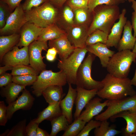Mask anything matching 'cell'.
Wrapping results in <instances>:
<instances>
[{"mask_svg":"<svg viewBox=\"0 0 136 136\" xmlns=\"http://www.w3.org/2000/svg\"><path fill=\"white\" fill-rule=\"evenodd\" d=\"M103 86L97 95L103 99L117 100L136 94L128 78H119L108 73L101 81Z\"/></svg>","mask_w":136,"mask_h":136,"instance_id":"6da1fadb","label":"cell"},{"mask_svg":"<svg viewBox=\"0 0 136 136\" xmlns=\"http://www.w3.org/2000/svg\"><path fill=\"white\" fill-rule=\"evenodd\" d=\"M92 21L89 27V36L95 30L99 29L109 34L120 14L117 5L109 6L102 5L97 7L94 11Z\"/></svg>","mask_w":136,"mask_h":136,"instance_id":"7a4b0ae2","label":"cell"},{"mask_svg":"<svg viewBox=\"0 0 136 136\" xmlns=\"http://www.w3.org/2000/svg\"><path fill=\"white\" fill-rule=\"evenodd\" d=\"M25 12L27 22L42 28L56 23L58 19V10L49 1Z\"/></svg>","mask_w":136,"mask_h":136,"instance_id":"3957f363","label":"cell"},{"mask_svg":"<svg viewBox=\"0 0 136 136\" xmlns=\"http://www.w3.org/2000/svg\"><path fill=\"white\" fill-rule=\"evenodd\" d=\"M136 54L131 50L118 51L110 58L106 67L109 73L119 78L128 75L132 63L136 62Z\"/></svg>","mask_w":136,"mask_h":136,"instance_id":"277c9868","label":"cell"},{"mask_svg":"<svg viewBox=\"0 0 136 136\" xmlns=\"http://www.w3.org/2000/svg\"><path fill=\"white\" fill-rule=\"evenodd\" d=\"M87 52L86 47L75 48L68 57L59 60L57 67L64 74L68 84L75 85L77 72Z\"/></svg>","mask_w":136,"mask_h":136,"instance_id":"5b68a950","label":"cell"},{"mask_svg":"<svg viewBox=\"0 0 136 136\" xmlns=\"http://www.w3.org/2000/svg\"><path fill=\"white\" fill-rule=\"evenodd\" d=\"M88 52L77 72L75 85L77 86L88 90L96 89L99 90L103 86L102 82L94 80L91 75L92 64L96 56Z\"/></svg>","mask_w":136,"mask_h":136,"instance_id":"8992f818","label":"cell"},{"mask_svg":"<svg viewBox=\"0 0 136 136\" xmlns=\"http://www.w3.org/2000/svg\"><path fill=\"white\" fill-rule=\"evenodd\" d=\"M67 83L66 76L62 71L55 72L52 70H45L40 73L37 76L36 81L32 84V92L37 97H39L47 87L54 85L63 86Z\"/></svg>","mask_w":136,"mask_h":136,"instance_id":"52a82bcc","label":"cell"},{"mask_svg":"<svg viewBox=\"0 0 136 136\" xmlns=\"http://www.w3.org/2000/svg\"><path fill=\"white\" fill-rule=\"evenodd\" d=\"M107 109L95 117V120L102 121L108 120L113 116L121 112L129 111L136 112V94L121 99L109 100Z\"/></svg>","mask_w":136,"mask_h":136,"instance_id":"ba28073f","label":"cell"},{"mask_svg":"<svg viewBox=\"0 0 136 136\" xmlns=\"http://www.w3.org/2000/svg\"><path fill=\"white\" fill-rule=\"evenodd\" d=\"M27 22L25 12L20 4L11 14L5 26L0 29V35L20 33L21 28Z\"/></svg>","mask_w":136,"mask_h":136,"instance_id":"9c48e42d","label":"cell"},{"mask_svg":"<svg viewBox=\"0 0 136 136\" xmlns=\"http://www.w3.org/2000/svg\"><path fill=\"white\" fill-rule=\"evenodd\" d=\"M48 47L47 42L35 41L28 46L29 64L38 73L45 70L46 65L43 60L42 52L46 50Z\"/></svg>","mask_w":136,"mask_h":136,"instance_id":"30bf717a","label":"cell"},{"mask_svg":"<svg viewBox=\"0 0 136 136\" xmlns=\"http://www.w3.org/2000/svg\"><path fill=\"white\" fill-rule=\"evenodd\" d=\"M89 27L86 24H74L68 26L67 28L68 38L75 48L86 47V42L89 36Z\"/></svg>","mask_w":136,"mask_h":136,"instance_id":"8fae6325","label":"cell"},{"mask_svg":"<svg viewBox=\"0 0 136 136\" xmlns=\"http://www.w3.org/2000/svg\"><path fill=\"white\" fill-rule=\"evenodd\" d=\"M5 65L14 67L20 65L29 64L28 46L20 49L16 45L4 56L2 61Z\"/></svg>","mask_w":136,"mask_h":136,"instance_id":"7c38bea8","label":"cell"},{"mask_svg":"<svg viewBox=\"0 0 136 136\" xmlns=\"http://www.w3.org/2000/svg\"><path fill=\"white\" fill-rule=\"evenodd\" d=\"M35 100V98L28 90L25 89L23 90L21 95L7 106V116L8 120L11 119L15 112L19 110H26L30 109Z\"/></svg>","mask_w":136,"mask_h":136,"instance_id":"4fadbf2b","label":"cell"},{"mask_svg":"<svg viewBox=\"0 0 136 136\" xmlns=\"http://www.w3.org/2000/svg\"><path fill=\"white\" fill-rule=\"evenodd\" d=\"M43 28L33 23L27 22L20 30V39L17 46L20 47L28 46L37 40Z\"/></svg>","mask_w":136,"mask_h":136,"instance_id":"5bb4252c","label":"cell"},{"mask_svg":"<svg viewBox=\"0 0 136 136\" xmlns=\"http://www.w3.org/2000/svg\"><path fill=\"white\" fill-rule=\"evenodd\" d=\"M102 99L101 98L98 97L94 98L91 99L85 106V110L79 117L87 123L94 117L99 114L104 108L107 106L109 103L108 99L102 103Z\"/></svg>","mask_w":136,"mask_h":136,"instance_id":"9a60e30c","label":"cell"},{"mask_svg":"<svg viewBox=\"0 0 136 136\" xmlns=\"http://www.w3.org/2000/svg\"><path fill=\"white\" fill-rule=\"evenodd\" d=\"M126 12V9H123L120 15L118 21L115 23L113 26L106 44L108 48L113 47L117 48L124 26L127 21L125 16Z\"/></svg>","mask_w":136,"mask_h":136,"instance_id":"2e32d148","label":"cell"},{"mask_svg":"<svg viewBox=\"0 0 136 136\" xmlns=\"http://www.w3.org/2000/svg\"><path fill=\"white\" fill-rule=\"evenodd\" d=\"M77 95L75 101L76 110L74 117H78L81 112L87 104L96 95L98 90L95 89L88 90L77 86Z\"/></svg>","mask_w":136,"mask_h":136,"instance_id":"e0dca14e","label":"cell"},{"mask_svg":"<svg viewBox=\"0 0 136 136\" xmlns=\"http://www.w3.org/2000/svg\"><path fill=\"white\" fill-rule=\"evenodd\" d=\"M48 45L50 48L54 47L56 49L60 59L68 57L75 48L69 40L67 33L58 38L49 41Z\"/></svg>","mask_w":136,"mask_h":136,"instance_id":"ac0fdd59","label":"cell"},{"mask_svg":"<svg viewBox=\"0 0 136 136\" xmlns=\"http://www.w3.org/2000/svg\"><path fill=\"white\" fill-rule=\"evenodd\" d=\"M69 89L65 97L60 101V105L62 114L67 119L70 124L72 122L73 109L77 95L76 88H74L69 84Z\"/></svg>","mask_w":136,"mask_h":136,"instance_id":"d6986e66","label":"cell"},{"mask_svg":"<svg viewBox=\"0 0 136 136\" xmlns=\"http://www.w3.org/2000/svg\"><path fill=\"white\" fill-rule=\"evenodd\" d=\"M89 52L99 58L102 66L106 68L110 58L115 53L114 51L108 48L106 44L98 42L86 46Z\"/></svg>","mask_w":136,"mask_h":136,"instance_id":"ffe728a7","label":"cell"},{"mask_svg":"<svg viewBox=\"0 0 136 136\" xmlns=\"http://www.w3.org/2000/svg\"><path fill=\"white\" fill-rule=\"evenodd\" d=\"M118 118H123L126 122L124 135L125 136H136V112L124 111L113 116L110 119L114 120Z\"/></svg>","mask_w":136,"mask_h":136,"instance_id":"44dd1931","label":"cell"},{"mask_svg":"<svg viewBox=\"0 0 136 136\" xmlns=\"http://www.w3.org/2000/svg\"><path fill=\"white\" fill-rule=\"evenodd\" d=\"M132 28L131 22L127 20L124 26L122 37L118 45V51L133 49L136 41V37L132 35Z\"/></svg>","mask_w":136,"mask_h":136,"instance_id":"7402d4cb","label":"cell"},{"mask_svg":"<svg viewBox=\"0 0 136 136\" xmlns=\"http://www.w3.org/2000/svg\"><path fill=\"white\" fill-rule=\"evenodd\" d=\"M58 102L49 104L48 106L38 114L36 118L37 122L40 124L45 120L51 121L62 115L60 103Z\"/></svg>","mask_w":136,"mask_h":136,"instance_id":"603a6c76","label":"cell"},{"mask_svg":"<svg viewBox=\"0 0 136 136\" xmlns=\"http://www.w3.org/2000/svg\"><path fill=\"white\" fill-rule=\"evenodd\" d=\"M20 33H15L0 37V60L2 62L3 57L14 47L17 45L20 38Z\"/></svg>","mask_w":136,"mask_h":136,"instance_id":"cb8c5ba5","label":"cell"},{"mask_svg":"<svg viewBox=\"0 0 136 136\" xmlns=\"http://www.w3.org/2000/svg\"><path fill=\"white\" fill-rule=\"evenodd\" d=\"M26 87L12 82L2 89L0 95L2 97L6 98V103L8 105L16 100L19 93L25 89Z\"/></svg>","mask_w":136,"mask_h":136,"instance_id":"d4e9b609","label":"cell"},{"mask_svg":"<svg viewBox=\"0 0 136 136\" xmlns=\"http://www.w3.org/2000/svg\"><path fill=\"white\" fill-rule=\"evenodd\" d=\"M66 33L55 23L43 28L36 40L47 42L48 41L58 38Z\"/></svg>","mask_w":136,"mask_h":136,"instance_id":"484cf974","label":"cell"},{"mask_svg":"<svg viewBox=\"0 0 136 136\" xmlns=\"http://www.w3.org/2000/svg\"><path fill=\"white\" fill-rule=\"evenodd\" d=\"M42 95L49 104L59 102L64 96L62 86L54 85L47 87L42 92Z\"/></svg>","mask_w":136,"mask_h":136,"instance_id":"4316f807","label":"cell"},{"mask_svg":"<svg viewBox=\"0 0 136 136\" xmlns=\"http://www.w3.org/2000/svg\"><path fill=\"white\" fill-rule=\"evenodd\" d=\"M107 120L101 121L100 125L95 128L94 133L95 136H114L121 132L116 129L113 126H110Z\"/></svg>","mask_w":136,"mask_h":136,"instance_id":"83f0119b","label":"cell"},{"mask_svg":"<svg viewBox=\"0 0 136 136\" xmlns=\"http://www.w3.org/2000/svg\"><path fill=\"white\" fill-rule=\"evenodd\" d=\"M51 130L50 136H56L59 132L65 131L70 124L65 117L62 114L50 121Z\"/></svg>","mask_w":136,"mask_h":136,"instance_id":"f1b7e54d","label":"cell"},{"mask_svg":"<svg viewBox=\"0 0 136 136\" xmlns=\"http://www.w3.org/2000/svg\"><path fill=\"white\" fill-rule=\"evenodd\" d=\"M109 34L99 29H97L89 35L86 42V46L98 42L106 44Z\"/></svg>","mask_w":136,"mask_h":136,"instance_id":"f546056e","label":"cell"},{"mask_svg":"<svg viewBox=\"0 0 136 136\" xmlns=\"http://www.w3.org/2000/svg\"><path fill=\"white\" fill-rule=\"evenodd\" d=\"M86 122L79 117L69 125L62 136H77L86 124Z\"/></svg>","mask_w":136,"mask_h":136,"instance_id":"4dcf8cb0","label":"cell"},{"mask_svg":"<svg viewBox=\"0 0 136 136\" xmlns=\"http://www.w3.org/2000/svg\"><path fill=\"white\" fill-rule=\"evenodd\" d=\"M74 23L77 24H86L91 18V14L88 7L77 10L74 12Z\"/></svg>","mask_w":136,"mask_h":136,"instance_id":"1f68e13d","label":"cell"},{"mask_svg":"<svg viewBox=\"0 0 136 136\" xmlns=\"http://www.w3.org/2000/svg\"><path fill=\"white\" fill-rule=\"evenodd\" d=\"M39 73L30 66L20 65L13 67L11 74L12 76L33 75H38Z\"/></svg>","mask_w":136,"mask_h":136,"instance_id":"d6a6232c","label":"cell"},{"mask_svg":"<svg viewBox=\"0 0 136 136\" xmlns=\"http://www.w3.org/2000/svg\"><path fill=\"white\" fill-rule=\"evenodd\" d=\"M37 76L33 75L13 76L12 82L18 85L26 86L32 85L36 81Z\"/></svg>","mask_w":136,"mask_h":136,"instance_id":"836d02e7","label":"cell"},{"mask_svg":"<svg viewBox=\"0 0 136 136\" xmlns=\"http://www.w3.org/2000/svg\"><path fill=\"white\" fill-rule=\"evenodd\" d=\"M26 120L19 121L10 130H8L7 136H25Z\"/></svg>","mask_w":136,"mask_h":136,"instance_id":"e575fe53","label":"cell"},{"mask_svg":"<svg viewBox=\"0 0 136 136\" xmlns=\"http://www.w3.org/2000/svg\"><path fill=\"white\" fill-rule=\"evenodd\" d=\"M12 11L6 3L0 1V29L5 26Z\"/></svg>","mask_w":136,"mask_h":136,"instance_id":"d590c367","label":"cell"},{"mask_svg":"<svg viewBox=\"0 0 136 136\" xmlns=\"http://www.w3.org/2000/svg\"><path fill=\"white\" fill-rule=\"evenodd\" d=\"M101 121L95 120H91L85 125L81 131L77 136H88L89 135L90 131L94 128L99 127L100 125Z\"/></svg>","mask_w":136,"mask_h":136,"instance_id":"8d00e7d4","label":"cell"},{"mask_svg":"<svg viewBox=\"0 0 136 136\" xmlns=\"http://www.w3.org/2000/svg\"><path fill=\"white\" fill-rule=\"evenodd\" d=\"M102 5H116L114 0H89L88 2V8L90 11L92 12L97 7Z\"/></svg>","mask_w":136,"mask_h":136,"instance_id":"74e56055","label":"cell"},{"mask_svg":"<svg viewBox=\"0 0 136 136\" xmlns=\"http://www.w3.org/2000/svg\"><path fill=\"white\" fill-rule=\"evenodd\" d=\"M62 16L64 20L68 26L75 24L74 12L68 6L65 7L63 9Z\"/></svg>","mask_w":136,"mask_h":136,"instance_id":"f35d334b","label":"cell"},{"mask_svg":"<svg viewBox=\"0 0 136 136\" xmlns=\"http://www.w3.org/2000/svg\"><path fill=\"white\" fill-rule=\"evenodd\" d=\"M49 1V0H25L22 6L23 10L26 12Z\"/></svg>","mask_w":136,"mask_h":136,"instance_id":"ab89813d","label":"cell"},{"mask_svg":"<svg viewBox=\"0 0 136 136\" xmlns=\"http://www.w3.org/2000/svg\"><path fill=\"white\" fill-rule=\"evenodd\" d=\"M88 2L85 0H68L67 3L74 12L77 10L88 7Z\"/></svg>","mask_w":136,"mask_h":136,"instance_id":"60d3db41","label":"cell"},{"mask_svg":"<svg viewBox=\"0 0 136 136\" xmlns=\"http://www.w3.org/2000/svg\"><path fill=\"white\" fill-rule=\"evenodd\" d=\"M39 124L36 118L31 120L26 126L25 136H37V130Z\"/></svg>","mask_w":136,"mask_h":136,"instance_id":"b9f144b4","label":"cell"},{"mask_svg":"<svg viewBox=\"0 0 136 136\" xmlns=\"http://www.w3.org/2000/svg\"><path fill=\"white\" fill-rule=\"evenodd\" d=\"M7 107L3 101H0V125L5 126L8 120L7 117Z\"/></svg>","mask_w":136,"mask_h":136,"instance_id":"7bdbcfd3","label":"cell"},{"mask_svg":"<svg viewBox=\"0 0 136 136\" xmlns=\"http://www.w3.org/2000/svg\"><path fill=\"white\" fill-rule=\"evenodd\" d=\"M13 76L11 74L6 73L2 74L0 76V87L6 86L12 82Z\"/></svg>","mask_w":136,"mask_h":136,"instance_id":"ee69618b","label":"cell"},{"mask_svg":"<svg viewBox=\"0 0 136 136\" xmlns=\"http://www.w3.org/2000/svg\"><path fill=\"white\" fill-rule=\"evenodd\" d=\"M57 51L54 47L50 48L47 50L46 55V59L50 62H52L56 58Z\"/></svg>","mask_w":136,"mask_h":136,"instance_id":"f6af8a7d","label":"cell"},{"mask_svg":"<svg viewBox=\"0 0 136 136\" xmlns=\"http://www.w3.org/2000/svg\"><path fill=\"white\" fill-rule=\"evenodd\" d=\"M22 0H0L6 3L11 10L13 11L20 4Z\"/></svg>","mask_w":136,"mask_h":136,"instance_id":"bcb514c9","label":"cell"},{"mask_svg":"<svg viewBox=\"0 0 136 136\" xmlns=\"http://www.w3.org/2000/svg\"><path fill=\"white\" fill-rule=\"evenodd\" d=\"M131 21L132 26L134 30L133 36L136 37V12L134 11L132 13Z\"/></svg>","mask_w":136,"mask_h":136,"instance_id":"7dc6e473","label":"cell"},{"mask_svg":"<svg viewBox=\"0 0 136 136\" xmlns=\"http://www.w3.org/2000/svg\"><path fill=\"white\" fill-rule=\"evenodd\" d=\"M67 0H49V1L56 7H61Z\"/></svg>","mask_w":136,"mask_h":136,"instance_id":"c3c4849f","label":"cell"},{"mask_svg":"<svg viewBox=\"0 0 136 136\" xmlns=\"http://www.w3.org/2000/svg\"><path fill=\"white\" fill-rule=\"evenodd\" d=\"M37 136H50L46 131L38 127L37 130Z\"/></svg>","mask_w":136,"mask_h":136,"instance_id":"681fc988","label":"cell"},{"mask_svg":"<svg viewBox=\"0 0 136 136\" xmlns=\"http://www.w3.org/2000/svg\"><path fill=\"white\" fill-rule=\"evenodd\" d=\"M13 67L11 66L5 65L3 66L0 67V75L4 73L9 70H12Z\"/></svg>","mask_w":136,"mask_h":136,"instance_id":"f907efd6","label":"cell"},{"mask_svg":"<svg viewBox=\"0 0 136 136\" xmlns=\"http://www.w3.org/2000/svg\"><path fill=\"white\" fill-rule=\"evenodd\" d=\"M130 82L132 85H134L136 87V69L134 76L130 80Z\"/></svg>","mask_w":136,"mask_h":136,"instance_id":"816d5d0a","label":"cell"},{"mask_svg":"<svg viewBox=\"0 0 136 136\" xmlns=\"http://www.w3.org/2000/svg\"><path fill=\"white\" fill-rule=\"evenodd\" d=\"M131 7L133 10L134 11L136 12V1L133 0L132 2Z\"/></svg>","mask_w":136,"mask_h":136,"instance_id":"f5cc1de1","label":"cell"},{"mask_svg":"<svg viewBox=\"0 0 136 136\" xmlns=\"http://www.w3.org/2000/svg\"><path fill=\"white\" fill-rule=\"evenodd\" d=\"M126 0H114L116 5L119 3H123Z\"/></svg>","mask_w":136,"mask_h":136,"instance_id":"db71d44e","label":"cell"},{"mask_svg":"<svg viewBox=\"0 0 136 136\" xmlns=\"http://www.w3.org/2000/svg\"><path fill=\"white\" fill-rule=\"evenodd\" d=\"M132 51L133 52L136 54V41L135 43L134 48Z\"/></svg>","mask_w":136,"mask_h":136,"instance_id":"11a10c76","label":"cell"},{"mask_svg":"<svg viewBox=\"0 0 136 136\" xmlns=\"http://www.w3.org/2000/svg\"><path fill=\"white\" fill-rule=\"evenodd\" d=\"M134 0H128V2L130 3V2H132Z\"/></svg>","mask_w":136,"mask_h":136,"instance_id":"9f6ffc18","label":"cell"},{"mask_svg":"<svg viewBox=\"0 0 136 136\" xmlns=\"http://www.w3.org/2000/svg\"><path fill=\"white\" fill-rule=\"evenodd\" d=\"M85 0L87 1H88L89 0Z\"/></svg>","mask_w":136,"mask_h":136,"instance_id":"6f0895ef","label":"cell"}]
</instances>
